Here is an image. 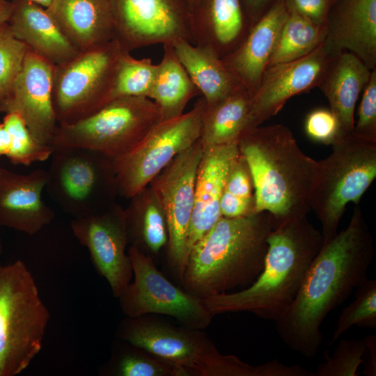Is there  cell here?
Listing matches in <instances>:
<instances>
[{"mask_svg": "<svg viewBox=\"0 0 376 376\" xmlns=\"http://www.w3.org/2000/svg\"><path fill=\"white\" fill-rule=\"evenodd\" d=\"M373 256V236L356 205L347 226L322 244L292 303L274 322L289 349L308 359L318 354L322 324L367 278Z\"/></svg>", "mask_w": 376, "mask_h": 376, "instance_id": "cell-1", "label": "cell"}, {"mask_svg": "<svg viewBox=\"0 0 376 376\" xmlns=\"http://www.w3.org/2000/svg\"><path fill=\"white\" fill-rule=\"evenodd\" d=\"M322 244L307 216L274 220L259 276L245 288L202 299L205 307L213 316L248 312L275 322L292 303Z\"/></svg>", "mask_w": 376, "mask_h": 376, "instance_id": "cell-2", "label": "cell"}, {"mask_svg": "<svg viewBox=\"0 0 376 376\" xmlns=\"http://www.w3.org/2000/svg\"><path fill=\"white\" fill-rule=\"evenodd\" d=\"M274 224L267 212L221 217L191 249L182 288L203 299L250 285L263 270Z\"/></svg>", "mask_w": 376, "mask_h": 376, "instance_id": "cell-3", "label": "cell"}, {"mask_svg": "<svg viewBox=\"0 0 376 376\" xmlns=\"http://www.w3.org/2000/svg\"><path fill=\"white\" fill-rule=\"evenodd\" d=\"M237 145L251 175L256 212H267L275 221L307 216L317 161L302 152L290 129L259 125Z\"/></svg>", "mask_w": 376, "mask_h": 376, "instance_id": "cell-4", "label": "cell"}, {"mask_svg": "<svg viewBox=\"0 0 376 376\" xmlns=\"http://www.w3.org/2000/svg\"><path fill=\"white\" fill-rule=\"evenodd\" d=\"M117 337L174 366L181 376H273L270 361L253 366L233 354H221L201 329L175 325L145 315L126 317Z\"/></svg>", "mask_w": 376, "mask_h": 376, "instance_id": "cell-5", "label": "cell"}, {"mask_svg": "<svg viewBox=\"0 0 376 376\" xmlns=\"http://www.w3.org/2000/svg\"><path fill=\"white\" fill-rule=\"evenodd\" d=\"M49 317L26 264L0 265V376L27 368L42 349Z\"/></svg>", "mask_w": 376, "mask_h": 376, "instance_id": "cell-6", "label": "cell"}, {"mask_svg": "<svg viewBox=\"0 0 376 376\" xmlns=\"http://www.w3.org/2000/svg\"><path fill=\"white\" fill-rule=\"evenodd\" d=\"M331 146V155L317 161L310 194L311 210L321 224L323 244L337 234L347 205H359L376 178V141L352 132Z\"/></svg>", "mask_w": 376, "mask_h": 376, "instance_id": "cell-7", "label": "cell"}, {"mask_svg": "<svg viewBox=\"0 0 376 376\" xmlns=\"http://www.w3.org/2000/svg\"><path fill=\"white\" fill-rule=\"evenodd\" d=\"M161 121L155 102L144 97H121L75 123L58 125L51 146L81 147L113 160L133 149Z\"/></svg>", "mask_w": 376, "mask_h": 376, "instance_id": "cell-8", "label": "cell"}, {"mask_svg": "<svg viewBox=\"0 0 376 376\" xmlns=\"http://www.w3.org/2000/svg\"><path fill=\"white\" fill-rule=\"evenodd\" d=\"M122 52L118 43L112 40L54 65L52 98L58 125L81 120L110 102Z\"/></svg>", "mask_w": 376, "mask_h": 376, "instance_id": "cell-9", "label": "cell"}, {"mask_svg": "<svg viewBox=\"0 0 376 376\" xmlns=\"http://www.w3.org/2000/svg\"><path fill=\"white\" fill-rule=\"evenodd\" d=\"M45 189L73 218L95 214L118 192L112 159L81 147L54 149Z\"/></svg>", "mask_w": 376, "mask_h": 376, "instance_id": "cell-10", "label": "cell"}, {"mask_svg": "<svg viewBox=\"0 0 376 376\" xmlns=\"http://www.w3.org/2000/svg\"><path fill=\"white\" fill-rule=\"evenodd\" d=\"M203 103L202 97L189 111L160 121L133 149L112 160L119 194L134 196L177 155L200 138Z\"/></svg>", "mask_w": 376, "mask_h": 376, "instance_id": "cell-11", "label": "cell"}, {"mask_svg": "<svg viewBox=\"0 0 376 376\" xmlns=\"http://www.w3.org/2000/svg\"><path fill=\"white\" fill-rule=\"evenodd\" d=\"M127 253L133 268V281L117 298L125 317L162 315L185 327L204 329L212 321L201 298L180 288L156 267L154 259L130 246Z\"/></svg>", "mask_w": 376, "mask_h": 376, "instance_id": "cell-12", "label": "cell"}, {"mask_svg": "<svg viewBox=\"0 0 376 376\" xmlns=\"http://www.w3.org/2000/svg\"><path fill=\"white\" fill-rule=\"evenodd\" d=\"M203 152L198 139L177 155L150 182L163 208L169 228V268L181 282L187 258V235L191 218L198 167Z\"/></svg>", "mask_w": 376, "mask_h": 376, "instance_id": "cell-13", "label": "cell"}, {"mask_svg": "<svg viewBox=\"0 0 376 376\" xmlns=\"http://www.w3.org/2000/svg\"><path fill=\"white\" fill-rule=\"evenodd\" d=\"M123 52L185 39L193 43L188 0H109Z\"/></svg>", "mask_w": 376, "mask_h": 376, "instance_id": "cell-14", "label": "cell"}, {"mask_svg": "<svg viewBox=\"0 0 376 376\" xmlns=\"http://www.w3.org/2000/svg\"><path fill=\"white\" fill-rule=\"evenodd\" d=\"M73 235L85 246L97 273L118 298L133 278L124 210L112 204L95 214L71 221Z\"/></svg>", "mask_w": 376, "mask_h": 376, "instance_id": "cell-15", "label": "cell"}, {"mask_svg": "<svg viewBox=\"0 0 376 376\" xmlns=\"http://www.w3.org/2000/svg\"><path fill=\"white\" fill-rule=\"evenodd\" d=\"M334 55L324 40L303 57L268 66L251 96L247 130L276 115L294 95L318 86Z\"/></svg>", "mask_w": 376, "mask_h": 376, "instance_id": "cell-16", "label": "cell"}, {"mask_svg": "<svg viewBox=\"0 0 376 376\" xmlns=\"http://www.w3.org/2000/svg\"><path fill=\"white\" fill-rule=\"evenodd\" d=\"M52 63L29 48L8 100L0 112L15 113L40 143L51 146L58 127L52 104Z\"/></svg>", "mask_w": 376, "mask_h": 376, "instance_id": "cell-17", "label": "cell"}, {"mask_svg": "<svg viewBox=\"0 0 376 376\" xmlns=\"http://www.w3.org/2000/svg\"><path fill=\"white\" fill-rule=\"evenodd\" d=\"M47 170L20 174L0 167V226L33 235L54 219L56 214L42 199Z\"/></svg>", "mask_w": 376, "mask_h": 376, "instance_id": "cell-18", "label": "cell"}, {"mask_svg": "<svg viewBox=\"0 0 376 376\" xmlns=\"http://www.w3.org/2000/svg\"><path fill=\"white\" fill-rule=\"evenodd\" d=\"M238 143L203 148L195 182L194 205L187 235L193 246L222 217L220 201L228 173L240 155Z\"/></svg>", "mask_w": 376, "mask_h": 376, "instance_id": "cell-19", "label": "cell"}, {"mask_svg": "<svg viewBox=\"0 0 376 376\" xmlns=\"http://www.w3.org/2000/svg\"><path fill=\"white\" fill-rule=\"evenodd\" d=\"M288 15L287 3L279 1L251 26L242 43L221 58L226 68L251 96L269 65Z\"/></svg>", "mask_w": 376, "mask_h": 376, "instance_id": "cell-20", "label": "cell"}, {"mask_svg": "<svg viewBox=\"0 0 376 376\" xmlns=\"http://www.w3.org/2000/svg\"><path fill=\"white\" fill-rule=\"evenodd\" d=\"M190 23L193 44L212 49L221 58L234 51L249 32L240 0H195Z\"/></svg>", "mask_w": 376, "mask_h": 376, "instance_id": "cell-21", "label": "cell"}, {"mask_svg": "<svg viewBox=\"0 0 376 376\" xmlns=\"http://www.w3.org/2000/svg\"><path fill=\"white\" fill-rule=\"evenodd\" d=\"M47 10L79 52L97 48L113 40L109 0H53Z\"/></svg>", "mask_w": 376, "mask_h": 376, "instance_id": "cell-22", "label": "cell"}, {"mask_svg": "<svg viewBox=\"0 0 376 376\" xmlns=\"http://www.w3.org/2000/svg\"><path fill=\"white\" fill-rule=\"evenodd\" d=\"M8 24L15 36L54 65H61L79 52L70 43L46 8L24 1H12Z\"/></svg>", "mask_w": 376, "mask_h": 376, "instance_id": "cell-23", "label": "cell"}, {"mask_svg": "<svg viewBox=\"0 0 376 376\" xmlns=\"http://www.w3.org/2000/svg\"><path fill=\"white\" fill-rule=\"evenodd\" d=\"M372 70L350 52L335 54L327 65L318 86L338 119L340 136L353 132L356 104Z\"/></svg>", "mask_w": 376, "mask_h": 376, "instance_id": "cell-24", "label": "cell"}, {"mask_svg": "<svg viewBox=\"0 0 376 376\" xmlns=\"http://www.w3.org/2000/svg\"><path fill=\"white\" fill-rule=\"evenodd\" d=\"M325 44L333 54L347 49L375 69L376 0H345Z\"/></svg>", "mask_w": 376, "mask_h": 376, "instance_id": "cell-25", "label": "cell"}, {"mask_svg": "<svg viewBox=\"0 0 376 376\" xmlns=\"http://www.w3.org/2000/svg\"><path fill=\"white\" fill-rule=\"evenodd\" d=\"M206 104L219 101L244 87L211 48L180 39L172 44Z\"/></svg>", "mask_w": 376, "mask_h": 376, "instance_id": "cell-26", "label": "cell"}, {"mask_svg": "<svg viewBox=\"0 0 376 376\" xmlns=\"http://www.w3.org/2000/svg\"><path fill=\"white\" fill-rule=\"evenodd\" d=\"M131 199L124 210L128 244L154 259L168 244L166 215L149 185Z\"/></svg>", "mask_w": 376, "mask_h": 376, "instance_id": "cell-27", "label": "cell"}, {"mask_svg": "<svg viewBox=\"0 0 376 376\" xmlns=\"http://www.w3.org/2000/svg\"><path fill=\"white\" fill-rule=\"evenodd\" d=\"M251 99L243 88L210 104L204 100L199 138L203 148L238 143L247 130Z\"/></svg>", "mask_w": 376, "mask_h": 376, "instance_id": "cell-28", "label": "cell"}, {"mask_svg": "<svg viewBox=\"0 0 376 376\" xmlns=\"http://www.w3.org/2000/svg\"><path fill=\"white\" fill-rule=\"evenodd\" d=\"M164 54L149 98L157 107L161 121L181 116L189 101L200 94L178 59L172 44L163 45Z\"/></svg>", "mask_w": 376, "mask_h": 376, "instance_id": "cell-29", "label": "cell"}, {"mask_svg": "<svg viewBox=\"0 0 376 376\" xmlns=\"http://www.w3.org/2000/svg\"><path fill=\"white\" fill-rule=\"evenodd\" d=\"M288 17L281 30L269 65L288 62L306 56L322 43L328 25L304 17L287 1Z\"/></svg>", "mask_w": 376, "mask_h": 376, "instance_id": "cell-30", "label": "cell"}, {"mask_svg": "<svg viewBox=\"0 0 376 376\" xmlns=\"http://www.w3.org/2000/svg\"><path fill=\"white\" fill-rule=\"evenodd\" d=\"M123 342V346L116 349L101 368L102 375L181 376L174 366L142 348Z\"/></svg>", "mask_w": 376, "mask_h": 376, "instance_id": "cell-31", "label": "cell"}, {"mask_svg": "<svg viewBox=\"0 0 376 376\" xmlns=\"http://www.w3.org/2000/svg\"><path fill=\"white\" fill-rule=\"evenodd\" d=\"M254 187L249 166L240 154L226 180L220 201L222 217L235 218L256 213Z\"/></svg>", "mask_w": 376, "mask_h": 376, "instance_id": "cell-32", "label": "cell"}, {"mask_svg": "<svg viewBox=\"0 0 376 376\" xmlns=\"http://www.w3.org/2000/svg\"><path fill=\"white\" fill-rule=\"evenodd\" d=\"M157 72V65L150 58L136 59L130 53L122 52L117 65L111 100L129 96L149 98Z\"/></svg>", "mask_w": 376, "mask_h": 376, "instance_id": "cell-33", "label": "cell"}, {"mask_svg": "<svg viewBox=\"0 0 376 376\" xmlns=\"http://www.w3.org/2000/svg\"><path fill=\"white\" fill-rule=\"evenodd\" d=\"M352 326L376 328V281L368 277L355 289L354 300L345 307L337 321L329 345L331 346Z\"/></svg>", "mask_w": 376, "mask_h": 376, "instance_id": "cell-34", "label": "cell"}, {"mask_svg": "<svg viewBox=\"0 0 376 376\" xmlns=\"http://www.w3.org/2000/svg\"><path fill=\"white\" fill-rule=\"evenodd\" d=\"M2 123L10 138V147L6 157L13 164L29 166L51 157L52 147L38 142L19 115L7 113Z\"/></svg>", "mask_w": 376, "mask_h": 376, "instance_id": "cell-35", "label": "cell"}, {"mask_svg": "<svg viewBox=\"0 0 376 376\" xmlns=\"http://www.w3.org/2000/svg\"><path fill=\"white\" fill-rule=\"evenodd\" d=\"M28 49L15 36L8 22L0 23V107L10 95Z\"/></svg>", "mask_w": 376, "mask_h": 376, "instance_id": "cell-36", "label": "cell"}, {"mask_svg": "<svg viewBox=\"0 0 376 376\" xmlns=\"http://www.w3.org/2000/svg\"><path fill=\"white\" fill-rule=\"evenodd\" d=\"M364 350V338L341 340L331 356L325 350V362L318 365L315 376H357Z\"/></svg>", "mask_w": 376, "mask_h": 376, "instance_id": "cell-37", "label": "cell"}, {"mask_svg": "<svg viewBox=\"0 0 376 376\" xmlns=\"http://www.w3.org/2000/svg\"><path fill=\"white\" fill-rule=\"evenodd\" d=\"M359 104L358 120L353 134L369 141H376V70L371 71L370 79L363 88Z\"/></svg>", "mask_w": 376, "mask_h": 376, "instance_id": "cell-38", "label": "cell"}, {"mask_svg": "<svg viewBox=\"0 0 376 376\" xmlns=\"http://www.w3.org/2000/svg\"><path fill=\"white\" fill-rule=\"evenodd\" d=\"M304 130L311 140L325 145H332L340 137L339 123L330 109H318L310 112Z\"/></svg>", "mask_w": 376, "mask_h": 376, "instance_id": "cell-39", "label": "cell"}, {"mask_svg": "<svg viewBox=\"0 0 376 376\" xmlns=\"http://www.w3.org/2000/svg\"><path fill=\"white\" fill-rule=\"evenodd\" d=\"M300 14L311 21L322 24L325 22L329 0H288Z\"/></svg>", "mask_w": 376, "mask_h": 376, "instance_id": "cell-40", "label": "cell"}, {"mask_svg": "<svg viewBox=\"0 0 376 376\" xmlns=\"http://www.w3.org/2000/svg\"><path fill=\"white\" fill-rule=\"evenodd\" d=\"M365 350L363 354V373L366 376L376 375V336L367 335L364 338Z\"/></svg>", "mask_w": 376, "mask_h": 376, "instance_id": "cell-41", "label": "cell"}, {"mask_svg": "<svg viewBox=\"0 0 376 376\" xmlns=\"http://www.w3.org/2000/svg\"><path fill=\"white\" fill-rule=\"evenodd\" d=\"M10 147V135L3 123H0V157L7 156Z\"/></svg>", "mask_w": 376, "mask_h": 376, "instance_id": "cell-42", "label": "cell"}, {"mask_svg": "<svg viewBox=\"0 0 376 376\" xmlns=\"http://www.w3.org/2000/svg\"><path fill=\"white\" fill-rule=\"evenodd\" d=\"M248 15L253 19L256 16V12L267 0H240Z\"/></svg>", "mask_w": 376, "mask_h": 376, "instance_id": "cell-43", "label": "cell"}, {"mask_svg": "<svg viewBox=\"0 0 376 376\" xmlns=\"http://www.w3.org/2000/svg\"><path fill=\"white\" fill-rule=\"evenodd\" d=\"M13 8L12 1L0 0V23L7 22Z\"/></svg>", "mask_w": 376, "mask_h": 376, "instance_id": "cell-44", "label": "cell"}, {"mask_svg": "<svg viewBox=\"0 0 376 376\" xmlns=\"http://www.w3.org/2000/svg\"><path fill=\"white\" fill-rule=\"evenodd\" d=\"M13 1H24L27 2L33 3L38 4L44 8H48L52 3L53 0H13Z\"/></svg>", "mask_w": 376, "mask_h": 376, "instance_id": "cell-45", "label": "cell"}, {"mask_svg": "<svg viewBox=\"0 0 376 376\" xmlns=\"http://www.w3.org/2000/svg\"><path fill=\"white\" fill-rule=\"evenodd\" d=\"M2 251H3V246L1 243V240L0 238V255L1 254Z\"/></svg>", "mask_w": 376, "mask_h": 376, "instance_id": "cell-46", "label": "cell"}, {"mask_svg": "<svg viewBox=\"0 0 376 376\" xmlns=\"http://www.w3.org/2000/svg\"><path fill=\"white\" fill-rule=\"evenodd\" d=\"M195 0H188L189 8L192 6Z\"/></svg>", "mask_w": 376, "mask_h": 376, "instance_id": "cell-47", "label": "cell"}]
</instances>
